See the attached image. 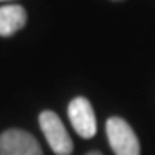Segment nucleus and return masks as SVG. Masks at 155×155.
<instances>
[{
    "label": "nucleus",
    "mask_w": 155,
    "mask_h": 155,
    "mask_svg": "<svg viewBox=\"0 0 155 155\" xmlns=\"http://www.w3.org/2000/svg\"><path fill=\"white\" fill-rule=\"evenodd\" d=\"M0 2H4V0H0Z\"/></svg>",
    "instance_id": "7"
},
{
    "label": "nucleus",
    "mask_w": 155,
    "mask_h": 155,
    "mask_svg": "<svg viewBox=\"0 0 155 155\" xmlns=\"http://www.w3.org/2000/svg\"><path fill=\"white\" fill-rule=\"evenodd\" d=\"M28 14L21 5L0 7V36H12L26 26Z\"/></svg>",
    "instance_id": "5"
},
{
    "label": "nucleus",
    "mask_w": 155,
    "mask_h": 155,
    "mask_svg": "<svg viewBox=\"0 0 155 155\" xmlns=\"http://www.w3.org/2000/svg\"><path fill=\"white\" fill-rule=\"evenodd\" d=\"M86 155H102V153H100V152H88Z\"/></svg>",
    "instance_id": "6"
},
{
    "label": "nucleus",
    "mask_w": 155,
    "mask_h": 155,
    "mask_svg": "<svg viewBox=\"0 0 155 155\" xmlns=\"http://www.w3.org/2000/svg\"><path fill=\"white\" fill-rule=\"evenodd\" d=\"M110 148L116 155H140V140L122 117H110L105 124Z\"/></svg>",
    "instance_id": "1"
},
{
    "label": "nucleus",
    "mask_w": 155,
    "mask_h": 155,
    "mask_svg": "<svg viewBox=\"0 0 155 155\" xmlns=\"http://www.w3.org/2000/svg\"><path fill=\"white\" fill-rule=\"evenodd\" d=\"M0 155H43V152L31 133L7 129L0 134Z\"/></svg>",
    "instance_id": "3"
},
{
    "label": "nucleus",
    "mask_w": 155,
    "mask_h": 155,
    "mask_svg": "<svg viewBox=\"0 0 155 155\" xmlns=\"http://www.w3.org/2000/svg\"><path fill=\"white\" fill-rule=\"evenodd\" d=\"M40 127L43 131L47 143L50 145V148L54 150V153L57 155H71L72 153V140L67 133L64 122L61 121V117L52 110H43L38 117Z\"/></svg>",
    "instance_id": "2"
},
{
    "label": "nucleus",
    "mask_w": 155,
    "mask_h": 155,
    "mask_svg": "<svg viewBox=\"0 0 155 155\" xmlns=\"http://www.w3.org/2000/svg\"><path fill=\"white\" fill-rule=\"evenodd\" d=\"M67 112H69V119H71V124L81 138H91L97 133V117H95V110L90 100H86L84 97H76L72 100L69 107H67Z\"/></svg>",
    "instance_id": "4"
}]
</instances>
